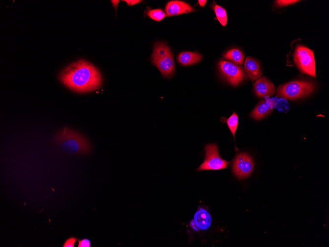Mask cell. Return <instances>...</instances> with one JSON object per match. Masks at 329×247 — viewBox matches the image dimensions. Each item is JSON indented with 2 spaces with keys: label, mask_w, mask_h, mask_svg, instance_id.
Masks as SVG:
<instances>
[{
  "label": "cell",
  "mask_w": 329,
  "mask_h": 247,
  "mask_svg": "<svg viewBox=\"0 0 329 247\" xmlns=\"http://www.w3.org/2000/svg\"><path fill=\"white\" fill-rule=\"evenodd\" d=\"M60 80L71 90L85 93L99 88L102 79L100 72L92 64L84 60L73 62L63 69Z\"/></svg>",
  "instance_id": "obj_1"
},
{
  "label": "cell",
  "mask_w": 329,
  "mask_h": 247,
  "mask_svg": "<svg viewBox=\"0 0 329 247\" xmlns=\"http://www.w3.org/2000/svg\"><path fill=\"white\" fill-rule=\"evenodd\" d=\"M55 140L62 149L68 153L87 154L91 150L89 141L83 135L67 127L59 131Z\"/></svg>",
  "instance_id": "obj_2"
},
{
  "label": "cell",
  "mask_w": 329,
  "mask_h": 247,
  "mask_svg": "<svg viewBox=\"0 0 329 247\" xmlns=\"http://www.w3.org/2000/svg\"><path fill=\"white\" fill-rule=\"evenodd\" d=\"M152 62L165 77L171 76L174 72L173 55L169 47L164 43L156 42L151 56Z\"/></svg>",
  "instance_id": "obj_3"
},
{
  "label": "cell",
  "mask_w": 329,
  "mask_h": 247,
  "mask_svg": "<svg viewBox=\"0 0 329 247\" xmlns=\"http://www.w3.org/2000/svg\"><path fill=\"white\" fill-rule=\"evenodd\" d=\"M315 89V84L311 82L293 81L280 85L277 89L276 96L294 100L307 96L313 92Z\"/></svg>",
  "instance_id": "obj_4"
},
{
  "label": "cell",
  "mask_w": 329,
  "mask_h": 247,
  "mask_svg": "<svg viewBox=\"0 0 329 247\" xmlns=\"http://www.w3.org/2000/svg\"><path fill=\"white\" fill-rule=\"evenodd\" d=\"M294 62L300 71L313 77L316 76L313 51L307 47L298 45L293 54Z\"/></svg>",
  "instance_id": "obj_5"
},
{
  "label": "cell",
  "mask_w": 329,
  "mask_h": 247,
  "mask_svg": "<svg viewBox=\"0 0 329 247\" xmlns=\"http://www.w3.org/2000/svg\"><path fill=\"white\" fill-rule=\"evenodd\" d=\"M205 157L203 163L197 169V171L203 170H218L225 169L229 162L222 159L215 143L206 144L204 147Z\"/></svg>",
  "instance_id": "obj_6"
},
{
  "label": "cell",
  "mask_w": 329,
  "mask_h": 247,
  "mask_svg": "<svg viewBox=\"0 0 329 247\" xmlns=\"http://www.w3.org/2000/svg\"><path fill=\"white\" fill-rule=\"evenodd\" d=\"M254 161L251 156L246 152L236 155L232 161V172L239 179L248 177L253 172Z\"/></svg>",
  "instance_id": "obj_7"
},
{
  "label": "cell",
  "mask_w": 329,
  "mask_h": 247,
  "mask_svg": "<svg viewBox=\"0 0 329 247\" xmlns=\"http://www.w3.org/2000/svg\"><path fill=\"white\" fill-rule=\"evenodd\" d=\"M218 66L223 76L234 86H237L246 77L244 70L230 62L221 60L219 62Z\"/></svg>",
  "instance_id": "obj_8"
},
{
  "label": "cell",
  "mask_w": 329,
  "mask_h": 247,
  "mask_svg": "<svg viewBox=\"0 0 329 247\" xmlns=\"http://www.w3.org/2000/svg\"><path fill=\"white\" fill-rule=\"evenodd\" d=\"M211 224V217L209 212L204 208H199L190 222V227L195 231L205 230Z\"/></svg>",
  "instance_id": "obj_9"
},
{
  "label": "cell",
  "mask_w": 329,
  "mask_h": 247,
  "mask_svg": "<svg viewBox=\"0 0 329 247\" xmlns=\"http://www.w3.org/2000/svg\"><path fill=\"white\" fill-rule=\"evenodd\" d=\"M275 107L274 98H266L259 102L250 114L255 120H260L267 116Z\"/></svg>",
  "instance_id": "obj_10"
},
{
  "label": "cell",
  "mask_w": 329,
  "mask_h": 247,
  "mask_svg": "<svg viewBox=\"0 0 329 247\" xmlns=\"http://www.w3.org/2000/svg\"><path fill=\"white\" fill-rule=\"evenodd\" d=\"M253 87L256 96L260 98L271 96L275 92L274 84L264 76L257 79Z\"/></svg>",
  "instance_id": "obj_11"
},
{
  "label": "cell",
  "mask_w": 329,
  "mask_h": 247,
  "mask_svg": "<svg viewBox=\"0 0 329 247\" xmlns=\"http://www.w3.org/2000/svg\"><path fill=\"white\" fill-rule=\"evenodd\" d=\"M195 9L188 3L181 0H171L165 7L166 16H171L195 11Z\"/></svg>",
  "instance_id": "obj_12"
},
{
  "label": "cell",
  "mask_w": 329,
  "mask_h": 247,
  "mask_svg": "<svg viewBox=\"0 0 329 247\" xmlns=\"http://www.w3.org/2000/svg\"><path fill=\"white\" fill-rule=\"evenodd\" d=\"M244 67L248 76L252 81H254L262 76L258 62L253 58L247 57L246 58Z\"/></svg>",
  "instance_id": "obj_13"
},
{
  "label": "cell",
  "mask_w": 329,
  "mask_h": 247,
  "mask_svg": "<svg viewBox=\"0 0 329 247\" xmlns=\"http://www.w3.org/2000/svg\"><path fill=\"white\" fill-rule=\"evenodd\" d=\"M201 58V55L197 52H182L178 55V61L182 65L189 66L197 63Z\"/></svg>",
  "instance_id": "obj_14"
},
{
  "label": "cell",
  "mask_w": 329,
  "mask_h": 247,
  "mask_svg": "<svg viewBox=\"0 0 329 247\" xmlns=\"http://www.w3.org/2000/svg\"><path fill=\"white\" fill-rule=\"evenodd\" d=\"M223 57L235 64L241 65L243 62L244 56L240 50L233 48L229 50L223 54Z\"/></svg>",
  "instance_id": "obj_15"
},
{
  "label": "cell",
  "mask_w": 329,
  "mask_h": 247,
  "mask_svg": "<svg viewBox=\"0 0 329 247\" xmlns=\"http://www.w3.org/2000/svg\"><path fill=\"white\" fill-rule=\"evenodd\" d=\"M222 122H226L235 139V133L237 128L238 119V115L235 111L228 118L222 117L221 119Z\"/></svg>",
  "instance_id": "obj_16"
},
{
  "label": "cell",
  "mask_w": 329,
  "mask_h": 247,
  "mask_svg": "<svg viewBox=\"0 0 329 247\" xmlns=\"http://www.w3.org/2000/svg\"><path fill=\"white\" fill-rule=\"evenodd\" d=\"M211 6L215 13L216 17L220 24L225 26L227 21V16L225 8L213 2Z\"/></svg>",
  "instance_id": "obj_17"
},
{
  "label": "cell",
  "mask_w": 329,
  "mask_h": 247,
  "mask_svg": "<svg viewBox=\"0 0 329 247\" xmlns=\"http://www.w3.org/2000/svg\"><path fill=\"white\" fill-rule=\"evenodd\" d=\"M147 14L150 18L157 21H161L165 16V13L161 9H150Z\"/></svg>",
  "instance_id": "obj_18"
},
{
  "label": "cell",
  "mask_w": 329,
  "mask_h": 247,
  "mask_svg": "<svg viewBox=\"0 0 329 247\" xmlns=\"http://www.w3.org/2000/svg\"><path fill=\"white\" fill-rule=\"evenodd\" d=\"M298 0H275V3L276 6L282 7L294 4Z\"/></svg>",
  "instance_id": "obj_19"
},
{
  "label": "cell",
  "mask_w": 329,
  "mask_h": 247,
  "mask_svg": "<svg viewBox=\"0 0 329 247\" xmlns=\"http://www.w3.org/2000/svg\"><path fill=\"white\" fill-rule=\"evenodd\" d=\"M78 240V238L75 237H70L65 240L64 242L63 247H74V244L76 241Z\"/></svg>",
  "instance_id": "obj_20"
},
{
  "label": "cell",
  "mask_w": 329,
  "mask_h": 247,
  "mask_svg": "<svg viewBox=\"0 0 329 247\" xmlns=\"http://www.w3.org/2000/svg\"><path fill=\"white\" fill-rule=\"evenodd\" d=\"M78 247H90L91 246V241L88 239H83L80 240L78 239Z\"/></svg>",
  "instance_id": "obj_21"
},
{
  "label": "cell",
  "mask_w": 329,
  "mask_h": 247,
  "mask_svg": "<svg viewBox=\"0 0 329 247\" xmlns=\"http://www.w3.org/2000/svg\"><path fill=\"white\" fill-rule=\"evenodd\" d=\"M124 1H126L129 5H133L141 1L139 0H126Z\"/></svg>",
  "instance_id": "obj_22"
},
{
  "label": "cell",
  "mask_w": 329,
  "mask_h": 247,
  "mask_svg": "<svg viewBox=\"0 0 329 247\" xmlns=\"http://www.w3.org/2000/svg\"><path fill=\"white\" fill-rule=\"evenodd\" d=\"M198 1V3H199V5L201 6H203L204 5V4H205L206 2V0H199Z\"/></svg>",
  "instance_id": "obj_23"
},
{
  "label": "cell",
  "mask_w": 329,
  "mask_h": 247,
  "mask_svg": "<svg viewBox=\"0 0 329 247\" xmlns=\"http://www.w3.org/2000/svg\"><path fill=\"white\" fill-rule=\"evenodd\" d=\"M119 0H111L112 3H113V6L115 7L116 9V7L117 6V4L119 2Z\"/></svg>",
  "instance_id": "obj_24"
}]
</instances>
